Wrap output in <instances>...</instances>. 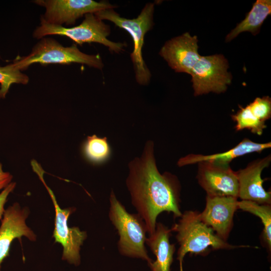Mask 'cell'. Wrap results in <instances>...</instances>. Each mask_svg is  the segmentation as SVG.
Returning <instances> with one entry per match:
<instances>
[{
    "label": "cell",
    "instance_id": "cell-1",
    "mask_svg": "<svg viewBox=\"0 0 271 271\" xmlns=\"http://www.w3.org/2000/svg\"><path fill=\"white\" fill-rule=\"evenodd\" d=\"M126 185L132 205L142 218L149 235L155 230L157 218L163 212H172L180 217V184L177 177L169 172L161 174L154 154V143L146 144L141 157L128 164Z\"/></svg>",
    "mask_w": 271,
    "mask_h": 271
},
{
    "label": "cell",
    "instance_id": "cell-2",
    "mask_svg": "<svg viewBox=\"0 0 271 271\" xmlns=\"http://www.w3.org/2000/svg\"><path fill=\"white\" fill-rule=\"evenodd\" d=\"M171 228L176 232V238L179 244L177 259L180 271H183L182 263L188 253L205 255L212 249H231L245 245H232L220 238L213 229L200 219L199 212L186 211Z\"/></svg>",
    "mask_w": 271,
    "mask_h": 271
},
{
    "label": "cell",
    "instance_id": "cell-3",
    "mask_svg": "<svg viewBox=\"0 0 271 271\" xmlns=\"http://www.w3.org/2000/svg\"><path fill=\"white\" fill-rule=\"evenodd\" d=\"M109 204L108 217L119 235V253L126 257L142 259L149 265L153 260L145 246L148 231L144 220L138 213L127 211L112 190L110 194Z\"/></svg>",
    "mask_w": 271,
    "mask_h": 271
},
{
    "label": "cell",
    "instance_id": "cell-4",
    "mask_svg": "<svg viewBox=\"0 0 271 271\" xmlns=\"http://www.w3.org/2000/svg\"><path fill=\"white\" fill-rule=\"evenodd\" d=\"M154 4L149 3L145 5L138 17L132 19L120 17L113 9H105L94 13L100 20L111 21L130 35L133 43L130 58L134 66L136 79L141 85H147L151 77V73L143 57L142 50L145 36L154 25Z\"/></svg>",
    "mask_w": 271,
    "mask_h": 271
},
{
    "label": "cell",
    "instance_id": "cell-5",
    "mask_svg": "<svg viewBox=\"0 0 271 271\" xmlns=\"http://www.w3.org/2000/svg\"><path fill=\"white\" fill-rule=\"evenodd\" d=\"M20 71L34 63L69 64L76 63L101 70L104 66L99 54L89 55L80 51L76 44L64 47L51 38L44 37L35 44L27 56L19 57L13 62Z\"/></svg>",
    "mask_w": 271,
    "mask_h": 271
},
{
    "label": "cell",
    "instance_id": "cell-6",
    "mask_svg": "<svg viewBox=\"0 0 271 271\" xmlns=\"http://www.w3.org/2000/svg\"><path fill=\"white\" fill-rule=\"evenodd\" d=\"M84 19L78 26L70 28L53 25L46 22L41 17L40 25L34 30L33 37L41 39L48 35L66 36L76 44L97 43L108 48L112 52L118 53L126 46L124 43L114 42L107 39L110 33V27L93 13L84 15Z\"/></svg>",
    "mask_w": 271,
    "mask_h": 271
},
{
    "label": "cell",
    "instance_id": "cell-7",
    "mask_svg": "<svg viewBox=\"0 0 271 271\" xmlns=\"http://www.w3.org/2000/svg\"><path fill=\"white\" fill-rule=\"evenodd\" d=\"M228 67V62L223 55L201 56L190 73L194 95L225 92L232 80Z\"/></svg>",
    "mask_w": 271,
    "mask_h": 271
},
{
    "label": "cell",
    "instance_id": "cell-8",
    "mask_svg": "<svg viewBox=\"0 0 271 271\" xmlns=\"http://www.w3.org/2000/svg\"><path fill=\"white\" fill-rule=\"evenodd\" d=\"M43 179L41 180L51 196L55 210L53 236L55 242L60 243L63 247L62 259L71 264L78 266L81 262V246L87 238V233L81 231L79 227L68 226V219L75 208L61 209L52 191L47 186Z\"/></svg>",
    "mask_w": 271,
    "mask_h": 271
},
{
    "label": "cell",
    "instance_id": "cell-9",
    "mask_svg": "<svg viewBox=\"0 0 271 271\" xmlns=\"http://www.w3.org/2000/svg\"><path fill=\"white\" fill-rule=\"evenodd\" d=\"M34 3L43 7L46 11L41 16L47 23L62 26L74 25L76 21L88 13L113 9L115 6L106 1L93 0H36Z\"/></svg>",
    "mask_w": 271,
    "mask_h": 271
},
{
    "label": "cell",
    "instance_id": "cell-10",
    "mask_svg": "<svg viewBox=\"0 0 271 271\" xmlns=\"http://www.w3.org/2000/svg\"><path fill=\"white\" fill-rule=\"evenodd\" d=\"M198 164L197 179L207 196L238 198L237 177L229 165L210 162H201Z\"/></svg>",
    "mask_w": 271,
    "mask_h": 271
},
{
    "label": "cell",
    "instance_id": "cell-11",
    "mask_svg": "<svg viewBox=\"0 0 271 271\" xmlns=\"http://www.w3.org/2000/svg\"><path fill=\"white\" fill-rule=\"evenodd\" d=\"M238 202L233 197L207 196L205 207L199 213V218L226 241L233 227L234 213L238 209Z\"/></svg>",
    "mask_w": 271,
    "mask_h": 271
},
{
    "label": "cell",
    "instance_id": "cell-12",
    "mask_svg": "<svg viewBox=\"0 0 271 271\" xmlns=\"http://www.w3.org/2000/svg\"><path fill=\"white\" fill-rule=\"evenodd\" d=\"M198 38L185 33L165 43L159 54L176 72L190 74L201 57L198 53Z\"/></svg>",
    "mask_w": 271,
    "mask_h": 271
},
{
    "label": "cell",
    "instance_id": "cell-13",
    "mask_svg": "<svg viewBox=\"0 0 271 271\" xmlns=\"http://www.w3.org/2000/svg\"><path fill=\"white\" fill-rule=\"evenodd\" d=\"M271 162L268 155L249 163L244 169L236 172L238 182V198L261 204H270L271 193L263 187L264 180L261 178L263 169L267 168Z\"/></svg>",
    "mask_w": 271,
    "mask_h": 271
},
{
    "label": "cell",
    "instance_id": "cell-14",
    "mask_svg": "<svg viewBox=\"0 0 271 271\" xmlns=\"http://www.w3.org/2000/svg\"><path fill=\"white\" fill-rule=\"evenodd\" d=\"M29 212L16 203L5 210L0 226V271L4 260L9 255L11 244L15 238L25 236L35 241L36 235L26 223Z\"/></svg>",
    "mask_w": 271,
    "mask_h": 271
},
{
    "label": "cell",
    "instance_id": "cell-15",
    "mask_svg": "<svg viewBox=\"0 0 271 271\" xmlns=\"http://www.w3.org/2000/svg\"><path fill=\"white\" fill-rule=\"evenodd\" d=\"M271 143H258L248 139H244L237 145L226 152L209 155L190 154L180 158L179 167L198 164L201 162H210L222 165H229L235 158L252 153H260L270 148Z\"/></svg>",
    "mask_w": 271,
    "mask_h": 271
},
{
    "label": "cell",
    "instance_id": "cell-16",
    "mask_svg": "<svg viewBox=\"0 0 271 271\" xmlns=\"http://www.w3.org/2000/svg\"><path fill=\"white\" fill-rule=\"evenodd\" d=\"M172 230L164 224L157 222L153 233L149 235L146 244L156 256L148 265L152 271H170L175 251V245L170 242Z\"/></svg>",
    "mask_w": 271,
    "mask_h": 271
},
{
    "label": "cell",
    "instance_id": "cell-17",
    "mask_svg": "<svg viewBox=\"0 0 271 271\" xmlns=\"http://www.w3.org/2000/svg\"><path fill=\"white\" fill-rule=\"evenodd\" d=\"M270 14V0H256L245 18L226 36L225 42L231 41L244 32H249L253 35H257L262 24Z\"/></svg>",
    "mask_w": 271,
    "mask_h": 271
},
{
    "label": "cell",
    "instance_id": "cell-18",
    "mask_svg": "<svg viewBox=\"0 0 271 271\" xmlns=\"http://www.w3.org/2000/svg\"><path fill=\"white\" fill-rule=\"evenodd\" d=\"M82 151L85 158L94 164L106 161L111 155V149L106 137L100 138L94 134L87 137Z\"/></svg>",
    "mask_w": 271,
    "mask_h": 271
},
{
    "label": "cell",
    "instance_id": "cell-19",
    "mask_svg": "<svg viewBox=\"0 0 271 271\" xmlns=\"http://www.w3.org/2000/svg\"><path fill=\"white\" fill-rule=\"evenodd\" d=\"M238 208L258 216L263 225L262 238L267 248L271 249V206L270 204H261L256 202L241 200Z\"/></svg>",
    "mask_w": 271,
    "mask_h": 271
},
{
    "label": "cell",
    "instance_id": "cell-20",
    "mask_svg": "<svg viewBox=\"0 0 271 271\" xmlns=\"http://www.w3.org/2000/svg\"><path fill=\"white\" fill-rule=\"evenodd\" d=\"M231 118L236 123L234 127L237 131L248 129L252 133L261 136L266 127L265 122L255 117L248 105L245 107L239 106V109L231 115Z\"/></svg>",
    "mask_w": 271,
    "mask_h": 271
},
{
    "label": "cell",
    "instance_id": "cell-21",
    "mask_svg": "<svg viewBox=\"0 0 271 271\" xmlns=\"http://www.w3.org/2000/svg\"><path fill=\"white\" fill-rule=\"evenodd\" d=\"M29 81V77L17 68L13 63L0 66V98H5L12 84H27Z\"/></svg>",
    "mask_w": 271,
    "mask_h": 271
},
{
    "label": "cell",
    "instance_id": "cell-22",
    "mask_svg": "<svg viewBox=\"0 0 271 271\" xmlns=\"http://www.w3.org/2000/svg\"><path fill=\"white\" fill-rule=\"evenodd\" d=\"M252 114L265 122L271 117V99L268 96L256 97L248 104Z\"/></svg>",
    "mask_w": 271,
    "mask_h": 271
},
{
    "label": "cell",
    "instance_id": "cell-23",
    "mask_svg": "<svg viewBox=\"0 0 271 271\" xmlns=\"http://www.w3.org/2000/svg\"><path fill=\"white\" fill-rule=\"evenodd\" d=\"M16 185L15 182L10 183L0 193V220L2 219V217L5 211L4 206L7 201L8 197L14 190Z\"/></svg>",
    "mask_w": 271,
    "mask_h": 271
},
{
    "label": "cell",
    "instance_id": "cell-24",
    "mask_svg": "<svg viewBox=\"0 0 271 271\" xmlns=\"http://www.w3.org/2000/svg\"><path fill=\"white\" fill-rule=\"evenodd\" d=\"M12 178L13 176L9 172L3 170L2 165L0 163V190L4 189L11 183Z\"/></svg>",
    "mask_w": 271,
    "mask_h": 271
}]
</instances>
